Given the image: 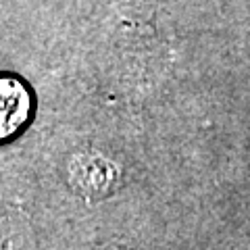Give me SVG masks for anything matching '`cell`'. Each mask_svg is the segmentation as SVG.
<instances>
[{"mask_svg": "<svg viewBox=\"0 0 250 250\" xmlns=\"http://www.w3.org/2000/svg\"><path fill=\"white\" fill-rule=\"evenodd\" d=\"M31 115V94L17 77H0V142L25 127Z\"/></svg>", "mask_w": 250, "mask_h": 250, "instance_id": "6da1fadb", "label": "cell"}]
</instances>
